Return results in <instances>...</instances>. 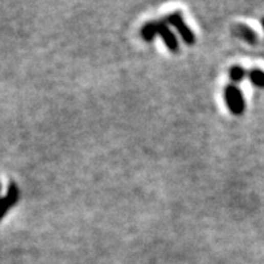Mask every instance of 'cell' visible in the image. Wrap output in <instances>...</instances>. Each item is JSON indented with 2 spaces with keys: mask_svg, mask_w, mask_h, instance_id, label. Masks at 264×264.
I'll return each instance as SVG.
<instances>
[{
  "mask_svg": "<svg viewBox=\"0 0 264 264\" xmlns=\"http://www.w3.org/2000/svg\"><path fill=\"white\" fill-rule=\"evenodd\" d=\"M246 76H247V72L243 66L235 65V66H232L231 69H229V77H231V80L233 81V82H241Z\"/></svg>",
  "mask_w": 264,
  "mask_h": 264,
  "instance_id": "52a82bcc",
  "label": "cell"
},
{
  "mask_svg": "<svg viewBox=\"0 0 264 264\" xmlns=\"http://www.w3.org/2000/svg\"><path fill=\"white\" fill-rule=\"evenodd\" d=\"M157 35L163 39L165 45L167 46L170 52L177 53L180 50V43L177 39L175 34L170 30L169 25L161 19V20H154V22L146 23L142 29H140V37L143 38L146 42H151Z\"/></svg>",
  "mask_w": 264,
  "mask_h": 264,
  "instance_id": "6da1fadb",
  "label": "cell"
},
{
  "mask_svg": "<svg viewBox=\"0 0 264 264\" xmlns=\"http://www.w3.org/2000/svg\"><path fill=\"white\" fill-rule=\"evenodd\" d=\"M224 99L228 109L233 115H243V112L246 111V100H244L241 89L235 84H229L225 86Z\"/></svg>",
  "mask_w": 264,
  "mask_h": 264,
  "instance_id": "7a4b0ae2",
  "label": "cell"
},
{
  "mask_svg": "<svg viewBox=\"0 0 264 264\" xmlns=\"http://www.w3.org/2000/svg\"><path fill=\"white\" fill-rule=\"evenodd\" d=\"M167 25H171L177 29V31L180 33V35L182 37L184 42L189 46L194 45L195 42V35L194 33L191 31V29L186 25V22L184 20V16H182V12L181 11H174L171 14H169L163 19Z\"/></svg>",
  "mask_w": 264,
  "mask_h": 264,
  "instance_id": "3957f363",
  "label": "cell"
},
{
  "mask_svg": "<svg viewBox=\"0 0 264 264\" xmlns=\"http://www.w3.org/2000/svg\"><path fill=\"white\" fill-rule=\"evenodd\" d=\"M261 26H263V29H264V18L261 19Z\"/></svg>",
  "mask_w": 264,
  "mask_h": 264,
  "instance_id": "ba28073f",
  "label": "cell"
},
{
  "mask_svg": "<svg viewBox=\"0 0 264 264\" xmlns=\"http://www.w3.org/2000/svg\"><path fill=\"white\" fill-rule=\"evenodd\" d=\"M248 77H250L251 82L257 88L264 89V72L261 69H251L248 72Z\"/></svg>",
  "mask_w": 264,
  "mask_h": 264,
  "instance_id": "8992f818",
  "label": "cell"
},
{
  "mask_svg": "<svg viewBox=\"0 0 264 264\" xmlns=\"http://www.w3.org/2000/svg\"><path fill=\"white\" fill-rule=\"evenodd\" d=\"M232 34L235 37H238L240 39L246 40L248 43H256L257 42V34L251 29L250 26L247 25H243V23H238L232 27Z\"/></svg>",
  "mask_w": 264,
  "mask_h": 264,
  "instance_id": "277c9868",
  "label": "cell"
},
{
  "mask_svg": "<svg viewBox=\"0 0 264 264\" xmlns=\"http://www.w3.org/2000/svg\"><path fill=\"white\" fill-rule=\"evenodd\" d=\"M18 198H19V189L16 187V185L12 184L11 186H10V189H8L7 195L0 201V217L7 212L8 208H11L15 202L18 201Z\"/></svg>",
  "mask_w": 264,
  "mask_h": 264,
  "instance_id": "5b68a950",
  "label": "cell"
}]
</instances>
